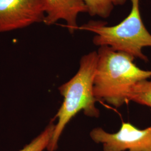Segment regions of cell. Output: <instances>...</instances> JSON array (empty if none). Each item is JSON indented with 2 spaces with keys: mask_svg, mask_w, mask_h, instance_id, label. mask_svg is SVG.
<instances>
[{
  "mask_svg": "<svg viewBox=\"0 0 151 151\" xmlns=\"http://www.w3.org/2000/svg\"><path fill=\"white\" fill-rule=\"evenodd\" d=\"M97 66L93 81L94 95L101 101L119 108L128 103L130 89L135 83L148 80L151 70L140 69L129 54L108 46L98 49Z\"/></svg>",
  "mask_w": 151,
  "mask_h": 151,
  "instance_id": "obj_1",
  "label": "cell"
},
{
  "mask_svg": "<svg viewBox=\"0 0 151 151\" xmlns=\"http://www.w3.org/2000/svg\"><path fill=\"white\" fill-rule=\"evenodd\" d=\"M97 52L84 55L80 67L72 78L59 87L63 101L54 118L57 119L54 132L47 150L55 151L65 127L81 110L88 117L99 118L100 111L95 105L93 81L97 66Z\"/></svg>",
  "mask_w": 151,
  "mask_h": 151,
  "instance_id": "obj_2",
  "label": "cell"
},
{
  "mask_svg": "<svg viewBox=\"0 0 151 151\" xmlns=\"http://www.w3.org/2000/svg\"><path fill=\"white\" fill-rule=\"evenodd\" d=\"M132 9L122 22L108 26L103 22L90 21L78 30L93 32V43L96 46H108L114 50L129 54L146 62L143 48L151 47V34L145 27L140 15L139 0H130Z\"/></svg>",
  "mask_w": 151,
  "mask_h": 151,
  "instance_id": "obj_3",
  "label": "cell"
},
{
  "mask_svg": "<svg viewBox=\"0 0 151 151\" xmlns=\"http://www.w3.org/2000/svg\"><path fill=\"white\" fill-rule=\"evenodd\" d=\"M90 136L102 146L103 151H151V125L140 129L123 122L116 133H110L98 127L92 130Z\"/></svg>",
  "mask_w": 151,
  "mask_h": 151,
  "instance_id": "obj_4",
  "label": "cell"
},
{
  "mask_svg": "<svg viewBox=\"0 0 151 151\" xmlns=\"http://www.w3.org/2000/svg\"><path fill=\"white\" fill-rule=\"evenodd\" d=\"M44 16L42 0H0V32L43 22Z\"/></svg>",
  "mask_w": 151,
  "mask_h": 151,
  "instance_id": "obj_5",
  "label": "cell"
},
{
  "mask_svg": "<svg viewBox=\"0 0 151 151\" xmlns=\"http://www.w3.org/2000/svg\"><path fill=\"white\" fill-rule=\"evenodd\" d=\"M44 11L43 22L53 25L63 20L70 33L78 30L77 19L81 13H87L84 0H42Z\"/></svg>",
  "mask_w": 151,
  "mask_h": 151,
  "instance_id": "obj_6",
  "label": "cell"
},
{
  "mask_svg": "<svg viewBox=\"0 0 151 151\" xmlns=\"http://www.w3.org/2000/svg\"><path fill=\"white\" fill-rule=\"evenodd\" d=\"M87 13L92 16L107 18L115 6L123 5L127 0H84Z\"/></svg>",
  "mask_w": 151,
  "mask_h": 151,
  "instance_id": "obj_7",
  "label": "cell"
},
{
  "mask_svg": "<svg viewBox=\"0 0 151 151\" xmlns=\"http://www.w3.org/2000/svg\"><path fill=\"white\" fill-rule=\"evenodd\" d=\"M128 101L151 108V80L141 81L132 87L128 95Z\"/></svg>",
  "mask_w": 151,
  "mask_h": 151,
  "instance_id": "obj_8",
  "label": "cell"
},
{
  "mask_svg": "<svg viewBox=\"0 0 151 151\" xmlns=\"http://www.w3.org/2000/svg\"><path fill=\"white\" fill-rule=\"evenodd\" d=\"M55 120L54 118L52 119L43 132L20 151H44L47 150L54 132Z\"/></svg>",
  "mask_w": 151,
  "mask_h": 151,
  "instance_id": "obj_9",
  "label": "cell"
}]
</instances>
